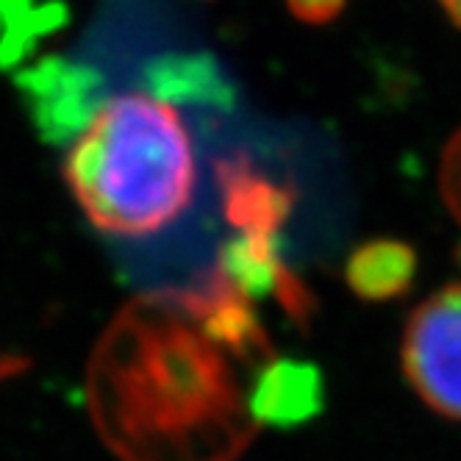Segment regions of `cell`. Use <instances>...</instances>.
<instances>
[{"label": "cell", "instance_id": "1", "mask_svg": "<svg viewBox=\"0 0 461 461\" xmlns=\"http://www.w3.org/2000/svg\"><path fill=\"white\" fill-rule=\"evenodd\" d=\"M240 365L206 331L192 289L150 292L97 342L89 414L122 461H230L258 428Z\"/></svg>", "mask_w": 461, "mask_h": 461}, {"label": "cell", "instance_id": "2", "mask_svg": "<svg viewBox=\"0 0 461 461\" xmlns=\"http://www.w3.org/2000/svg\"><path fill=\"white\" fill-rule=\"evenodd\" d=\"M64 181L86 220L109 237L142 240L173 225L197 184L178 106L158 92L114 95L70 140Z\"/></svg>", "mask_w": 461, "mask_h": 461}, {"label": "cell", "instance_id": "3", "mask_svg": "<svg viewBox=\"0 0 461 461\" xmlns=\"http://www.w3.org/2000/svg\"><path fill=\"white\" fill-rule=\"evenodd\" d=\"M401 361L422 403L461 420V284L434 292L411 314Z\"/></svg>", "mask_w": 461, "mask_h": 461}, {"label": "cell", "instance_id": "4", "mask_svg": "<svg viewBox=\"0 0 461 461\" xmlns=\"http://www.w3.org/2000/svg\"><path fill=\"white\" fill-rule=\"evenodd\" d=\"M222 217L237 234L281 237L294 209V189L261 173L248 156H228L214 164Z\"/></svg>", "mask_w": 461, "mask_h": 461}, {"label": "cell", "instance_id": "5", "mask_svg": "<svg viewBox=\"0 0 461 461\" xmlns=\"http://www.w3.org/2000/svg\"><path fill=\"white\" fill-rule=\"evenodd\" d=\"M248 409L258 425H303L325 409L322 373L312 361L273 356L267 365L258 367L250 384Z\"/></svg>", "mask_w": 461, "mask_h": 461}, {"label": "cell", "instance_id": "6", "mask_svg": "<svg viewBox=\"0 0 461 461\" xmlns=\"http://www.w3.org/2000/svg\"><path fill=\"white\" fill-rule=\"evenodd\" d=\"M417 276V253L401 240H370L348 258L345 278L361 301L381 303L406 294Z\"/></svg>", "mask_w": 461, "mask_h": 461}, {"label": "cell", "instance_id": "7", "mask_svg": "<svg viewBox=\"0 0 461 461\" xmlns=\"http://www.w3.org/2000/svg\"><path fill=\"white\" fill-rule=\"evenodd\" d=\"M442 194L447 209L461 222V137L450 145L445 164H442Z\"/></svg>", "mask_w": 461, "mask_h": 461}, {"label": "cell", "instance_id": "8", "mask_svg": "<svg viewBox=\"0 0 461 461\" xmlns=\"http://www.w3.org/2000/svg\"><path fill=\"white\" fill-rule=\"evenodd\" d=\"M25 370V358L20 356H0V381L14 378Z\"/></svg>", "mask_w": 461, "mask_h": 461}, {"label": "cell", "instance_id": "9", "mask_svg": "<svg viewBox=\"0 0 461 461\" xmlns=\"http://www.w3.org/2000/svg\"><path fill=\"white\" fill-rule=\"evenodd\" d=\"M439 4L445 6V12L461 25V0H439Z\"/></svg>", "mask_w": 461, "mask_h": 461}, {"label": "cell", "instance_id": "10", "mask_svg": "<svg viewBox=\"0 0 461 461\" xmlns=\"http://www.w3.org/2000/svg\"><path fill=\"white\" fill-rule=\"evenodd\" d=\"M458 256H461V253H458Z\"/></svg>", "mask_w": 461, "mask_h": 461}]
</instances>
